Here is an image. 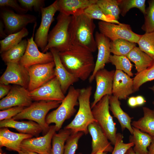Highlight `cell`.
I'll list each match as a JSON object with an SVG mask.
<instances>
[{"label": "cell", "instance_id": "cell-16", "mask_svg": "<svg viewBox=\"0 0 154 154\" xmlns=\"http://www.w3.org/2000/svg\"><path fill=\"white\" fill-rule=\"evenodd\" d=\"M115 70L109 71L104 68L96 73L94 79L96 88L94 100L91 105V109L104 96L112 95V86Z\"/></svg>", "mask_w": 154, "mask_h": 154}, {"label": "cell", "instance_id": "cell-1", "mask_svg": "<svg viewBox=\"0 0 154 154\" xmlns=\"http://www.w3.org/2000/svg\"><path fill=\"white\" fill-rule=\"evenodd\" d=\"M59 54L65 68L79 80H87L94 70L95 63L92 52L83 46L71 44Z\"/></svg>", "mask_w": 154, "mask_h": 154}, {"label": "cell", "instance_id": "cell-21", "mask_svg": "<svg viewBox=\"0 0 154 154\" xmlns=\"http://www.w3.org/2000/svg\"><path fill=\"white\" fill-rule=\"evenodd\" d=\"M52 53L55 64V77L58 80L62 90L65 94L72 85L79 79L69 72L63 64L60 58L59 52L54 48L49 50Z\"/></svg>", "mask_w": 154, "mask_h": 154}, {"label": "cell", "instance_id": "cell-34", "mask_svg": "<svg viewBox=\"0 0 154 154\" xmlns=\"http://www.w3.org/2000/svg\"><path fill=\"white\" fill-rule=\"evenodd\" d=\"M154 80V59L151 64L146 69L137 73L133 78L134 92L139 90L140 87L147 82Z\"/></svg>", "mask_w": 154, "mask_h": 154}, {"label": "cell", "instance_id": "cell-13", "mask_svg": "<svg viewBox=\"0 0 154 154\" xmlns=\"http://www.w3.org/2000/svg\"><path fill=\"white\" fill-rule=\"evenodd\" d=\"M29 95L32 100L37 101L62 102L65 97L56 77L40 87L29 92Z\"/></svg>", "mask_w": 154, "mask_h": 154}, {"label": "cell", "instance_id": "cell-3", "mask_svg": "<svg viewBox=\"0 0 154 154\" xmlns=\"http://www.w3.org/2000/svg\"><path fill=\"white\" fill-rule=\"evenodd\" d=\"M92 90L91 86L80 89L78 99V110L73 120L64 127L71 130L72 133L82 132L87 135L88 133V125L97 122L94 117L90 104Z\"/></svg>", "mask_w": 154, "mask_h": 154}, {"label": "cell", "instance_id": "cell-49", "mask_svg": "<svg viewBox=\"0 0 154 154\" xmlns=\"http://www.w3.org/2000/svg\"><path fill=\"white\" fill-rule=\"evenodd\" d=\"M153 138L152 141L148 148V154H154V137Z\"/></svg>", "mask_w": 154, "mask_h": 154}, {"label": "cell", "instance_id": "cell-36", "mask_svg": "<svg viewBox=\"0 0 154 154\" xmlns=\"http://www.w3.org/2000/svg\"><path fill=\"white\" fill-rule=\"evenodd\" d=\"M96 3L105 15L119 19L120 13L117 0H97Z\"/></svg>", "mask_w": 154, "mask_h": 154}, {"label": "cell", "instance_id": "cell-50", "mask_svg": "<svg viewBox=\"0 0 154 154\" xmlns=\"http://www.w3.org/2000/svg\"><path fill=\"white\" fill-rule=\"evenodd\" d=\"M125 154H135L134 151L132 147L129 149Z\"/></svg>", "mask_w": 154, "mask_h": 154}, {"label": "cell", "instance_id": "cell-25", "mask_svg": "<svg viewBox=\"0 0 154 154\" xmlns=\"http://www.w3.org/2000/svg\"><path fill=\"white\" fill-rule=\"evenodd\" d=\"M109 108L114 117L116 118L119 123L121 130L123 131L127 129L131 135L133 130L131 125L133 117H130L121 108L119 99L112 95L109 96Z\"/></svg>", "mask_w": 154, "mask_h": 154}, {"label": "cell", "instance_id": "cell-27", "mask_svg": "<svg viewBox=\"0 0 154 154\" xmlns=\"http://www.w3.org/2000/svg\"><path fill=\"white\" fill-rule=\"evenodd\" d=\"M143 117L137 120L132 121L131 125L154 137V112L146 107H143Z\"/></svg>", "mask_w": 154, "mask_h": 154}, {"label": "cell", "instance_id": "cell-39", "mask_svg": "<svg viewBox=\"0 0 154 154\" xmlns=\"http://www.w3.org/2000/svg\"><path fill=\"white\" fill-rule=\"evenodd\" d=\"M148 7L144 15V22L141 27L145 33L154 31V0L148 1Z\"/></svg>", "mask_w": 154, "mask_h": 154}, {"label": "cell", "instance_id": "cell-11", "mask_svg": "<svg viewBox=\"0 0 154 154\" xmlns=\"http://www.w3.org/2000/svg\"><path fill=\"white\" fill-rule=\"evenodd\" d=\"M57 11V0L48 7L41 9V21L36 33L34 40L42 52L47 44L49 28L54 20V14Z\"/></svg>", "mask_w": 154, "mask_h": 154}, {"label": "cell", "instance_id": "cell-17", "mask_svg": "<svg viewBox=\"0 0 154 154\" xmlns=\"http://www.w3.org/2000/svg\"><path fill=\"white\" fill-rule=\"evenodd\" d=\"M28 89L20 86L11 88L6 96L0 101V110H2L15 106L27 107L33 103Z\"/></svg>", "mask_w": 154, "mask_h": 154}, {"label": "cell", "instance_id": "cell-48", "mask_svg": "<svg viewBox=\"0 0 154 154\" xmlns=\"http://www.w3.org/2000/svg\"><path fill=\"white\" fill-rule=\"evenodd\" d=\"M4 24L2 20L0 21V36L1 38H5L7 36L6 34L5 31L4 30Z\"/></svg>", "mask_w": 154, "mask_h": 154}, {"label": "cell", "instance_id": "cell-8", "mask_svg": "<svg viewBox=\"0 0 154 154\" xmlns=\"http://www.w3.org/2000/svg\"><path fill=\"white\" fill-rule=\"evenodd\" d=\"M100 33L108 38L111 41L119 39L137 43L141 35L134 32L128 24L114 23L100 21L98 23Z\"/></svg>", "mask_w": 154, "mask_h": 154}, {"label": "cell", "instance_id": "cell-56", "mask_svg": "<svg viewBox=\"0 0 154 154\" xmlns=\"http://www.w3.org/2000/svg\"><path fill=\"white\" fill-rule=\"evenodd\" d=\"M0 154H2V153L1 152H0Z\"/></svg>", "mask_w": 154, "mask_h": 154}, {"label": "cell", "instance_id": "cell-55", "mask_svg": "<svg viewBox=\"0 0 154 154\" xmlns=\"http://www.w3.org/2000/svg\"><path fill=\"white\" fill-rule=\"evenodd\" d=\"M152 104H153V107H154V108H153V110L154 112V101H153V102H152Z\"/></svg>", "mask_w": 154, "mask_h": 154}, {"label": "cell", "instance_id": "cell-45", "mask_svg": "<svg viewBox=\"0 0 154 154\" xmlns=\"http://www.w3.org/2000/svg\"><path fill=\"white\" fill-rule=\"evenodd\" d=\"M11 87L9 85L0 84V98L2 99L5 95H7L10 92Z\"/></svg>", "mask_w": 154, "mask_h": 154}, {"label": "cell", "instance_id": "cell-51", "mask_svg": "<svg viewBox=\"0 0 154 154\" xmlns=\"http://www.w3.org/2000/svg\"><path fill=\"white\" fill-rule=\"evenodd\" d=\"M25 152L26 154H39L35 152L26 151H23Z\"/></svg>", "mask_w": 154, "mask_h": 154}, {"label": "cell", "instance_id": "cell-10", "mask_svg": "<svg viewBox=\"0 0 154 154\" xmlns=\"http://www.w3.org/2000/svg\"><path fill=\"white\" fill-rule=\"evenodd\" d=\"M54 61L35 64L28 69L29 81L28 89L29 92L42 86L55 77Z\"/></svg>", "mask_w": 154, "mask_h": 154}, {"label": "cell", "instance_id": "cell-19", "mask_svg": "<svg viewBox=\"0 0 154 154\" xmlns=\"http://www.w3.org/2000/svg\"><path fill=\"white\" fill-rule=\"evenodd\" d=\"M133 79L123 72L116 70L112 86V95L119 100H125L134 93Z\"/></svg>", "mask_w": 154, "mask_h": 154}, {"label": "cell", "instance_id": "cell-22", "mask_svg": "<svg viewBox=\"0 0 154 154\" xmlns=\"http://www.w3.org/2000/svg\"><path fill=\"white\" fill-rule=\"evenodd\" d=\"M33 136L30 134L14 132L7 127L0 128V148L5 147L9 150L18 152L21 150V144L22 141Z\"/></svg>", "mask_w": 154, "mask_h": 154}, {"label": "cell", "instance_id": "cell-12", "mask_svg": "<svg viewBox=\"0 0 154 154\" xmlns=\"http://www.w3.org/2000/svg\"><path fill=\"white\" fill-rule=\"evenodd\" d=\"M36 23L34 27L32 36L27 39V45L25 53L19 63L21 65L28 69L33 65L44 64L54 61L51 52H41L33 39L34 33Z\"/></svg>", "mask_w": 154, "mask_h": 154}, {"label": "cell", "instance_id": "cell-35", "mask_svg": "<svg viewBox=\"0 0 154 154\" xmlns=\"http://www.w3.org/2000/svg\"><path fill=\"white\" fill-rule=\"evenodd\" d=\"M109 62L115 66L116 70L122 71L131 77L133 76L131 71L133 65L126 56L111 55Z\"/></svg>", "mask_w": 154, "mask_h": 154}, {"label": "cell", "instance_id": "cell-38", "mask_svg": "<svg viewBox=\"0 0 154 154\" xmlns=\"http://www.w3.org/2000/svg\"><path fill=\"white\" fill-rule=\"evenodd\" d=\"M137 43L142 51L154 59V31L141 35Z\"/></svg>", "mask_w": 154, "mask_h": 154}, {"label": "cell", "instance_id": "cell-32", "mask_svg": "<svg viewBox=\"0 0 154 154\" xmlns=\"http://www.w3.org/2000/svg\"><path fill=\"white\" fill-rule=\"evenodd\" d=\"M136 43L127 40L119 39L110 41V50L113 55L127 56L135 47Z\"/></svg>", "mask_w": 154, "mask_h": 154}, {"label": "cell", "instance_id": "cell-46", "mask_svg": "<svg viewBox=\"0 0 154 154\" xmlns=\"http://www.w3.org/2000/svg\"><path fill=\"white\" fill-rule=\"evenodd\" d=\"M127 104L130 107L133 108L137 106L135 96L130 97L127 100Z\"/></svg>", "mask_w": 154, "mask_h": 154}, {"label": "cell", "instance_id": "cell-40", "mask_svg": "<svg viewBox=\"0 0 154 154\" xmlns=\"http://www.w3.org/2000/svg\"><path fill=\"white\" fill-rule=\"evenodd\" d=\"M84 134L82 132L72 133L66 141L63 154H75L79 140Z\"/></svg>", "mask_w": 154, "mask_h": 154}, {"label": "cell", "instance_id": "cell-20", "mask_svg": "<svg viewBox=\"0 0 154 154\" xmlns=\"http://www.w3.org/2000/svg\"><path fill=\"white\" fill-rule=\"evenodd\" d=\"M88 130L92 138V150L90 154L102 151L112 152L113 147L102 129L97 122L90 124Z\"/></svg>", "mask_w": 154, "mask_h": 154}, {"label": "cell", "instance_id": "cell-47", "mask_svg": "<svg viewBox=\"0 0 154 154\" xmlns=\"http://www.w3.org/2000/svg\"><path fill=\"white\" fill-rule=\"evenodd\" d=\"M135 97L137 106H142L146 102L145 98L142 96L138 95Z\"/></svg>", "mask_w": 154, "mask_h": 154}, {"label": "cell", "instance_id": "cell-24", "mask_svg": "<svg viewBox=\"0 0 154 154\" xmlns=\"http://www.w3.org/2000/svg\"><path fill=\"white\" fill-rule=\"evenodd\" d=\"M0 128L10 127L16 129L19 133L38 136L42 132L41 127L37 123L31 120L18 121L12 118L0 121Z\"/></svg>", "mask_w": 154, "mask_h": 154}, {"label": "cell", "instance_id": "cell-18", "mask_svg": "<svg viewBox=\"0 0 154 154\" xmlns=\"http://www.w3.org/2000/svg\"><path fill=\"white\" fill-rule=\"evenodd\" d=\"M95 38L98 54L94 70L89 78L90 83L94 79V76L97 72L104 68L106 64L109 62V58L111 55L110 39L98 31L95 33Z\"/></svg>", "mask_w": 154, "mask_h": 154}, {"label": "cell", "instance_id": "cell-14", "mask_svg": "<svg viewBox=\"0 0 154 154\" xmlns=\"http://www.w3.org/2000/svg\"><path fill=\"white\" fill-rule=\"evenodd\" d=\"M7 68L0 78V84H13L28 88L29 77L27 69L19 62L6 63Z\"/></svg>", "mask_w": 154, "mask_h": 154}, {"label": "cell", "instance_id": "cell-6", "mask_svg": "<svg viewBox=\"0 0 154 154\" xmlns=\"http://www.w3.org/2000/svg\"><path fill=\"white\" fill-rule=\"evenodd\" d=\"M62 102L41 101L32 103L12 118L16 120L27 119L37 123L42 127V133L44 135L50 128V126L46 121L47 113L51 109L58 108Z\"/></svg>", "mask_w": 154, "mask_h": 154}, {"label": "cell", "instance_id": "cell-52", "mask_svg": "<svg viewBox=\"0 0 154 154\" xmlns=\"http://www.w3.org/2000/svg\"><path fill=\"white\" fill-rule=\"evenodd\" d=\"M107 152H104L102 151H100L98 152L96 154H107ZM78 154H82V153H78Z\"/></svg>", "mask_w": 154, "mask_h": 154}, {"label": "cell", "instance_id": "cell-4", "mask_svg": "<svg viewBox=\"0 0 154 154\" xmlns=\"http://www.w3.org/2000/svg\"><path fill=\"white\" fill-rule=\"evenodd\" d=\"M72 16H67L60 13L57 23L48 35V42L42 52L45 53L51 48L59 52L68 49L71 45L69 32Z\"/></svg>", "mask_w": 154, "mask_h": 154}, {"label": "cell", "instance_id": "cell-28", "mask_svg": "<svg viewBox=\"0 0 154 154\" xmlns=\"http://www.w3.org/2000/svg\"><path fill=\"white\" fill-rule=\"evenodd\" d=\"M126 56L134 63L137 73L146 69L151 64L154 60L136 46L130 51Z\"/></svg>", "mask_w": 154, "mask_h": 154}, {"label": "cell", "instance_id": "cell-30", "mask_svg": "<svg viewBox=\"0 0 154 154\" xmlns=\"http://www.w3.org/2000/svg\"><path fill=\"white\" fill-rule=\"evenodd\" d=\"M72 133L71 130L65 128L56 132L52 137L50 154H63L65 143Z\"/></svg>", "mask_w": 154, "mask_h": 154}, {"label": "cell", "instance_id": "cell-54", "mask_svg": "<svg viewBox=\"0 0 154 154\" xmlns=\"http://www.w3.org/2000/svg\"><path fill=\"white\" fill-rule=\"evenodd\" d=\"M18 154H26L25 152H24L22 150H21V151L18 152Z\"/></svg>", "mask_w": 154, "mask_h": 154}, {"label": "cell", "instance_id": "cell-29", "mask_svg": "<svg viewBox=\"0 0 154 154\" xmlns=\"http://www.w3.org/2000/svg\"><path fill=\"white\" fill-rule=\"evenodd\" d=\"M27 40H22L18 44L1 54L2 60L6 63L19 62L25 51Z\"/></svg>", "mask_w": 154, "mask_h": 154}, {"label": "cell", "instance_id": "cell-7", "mask_svg": "<svg viewBox=\"0 0 154 154\" xmlns=\"http://www.w3.org/2000/svg\"><path fill=\"white\" fill-rule=\"evenodd\" d=\"M109 96L103 97L92 109L94 117L111 144H115L117 129L110 112Z\"/></svg>", "mask_w": 154, "mask_h": 154}, {"label": "cell", "instance_id": "cell-2", "mask_svg": "<svg viewBox=\"0 0 154 154\" xmlns=\"http://www.w3.org/2000/svg\"><path fill=\"white\" fill-rule=\"evenodd\" d=\"M96 25L93 19L84 13L72 16L69 29L71 44L83 46L92 52L97 47L94 33Z\"/></svg>", "mask_w": 154, "mask_h": 154}, {"label": "cell", "instance_id": "cell-31", "mask_svg": "<svg viewBox=\"0 0 154 154\" xmlns=\"http://www.w3.org/2000/svg\"><path fill=\"white\" fill-rule=\"evenodd\" d=\"M29 34L28 31L25 27L17 32L8 35L0 41V53L1 54L18 44Z\"/></svg>", "mask_w": 154, "mask_h": 154}, {"label": "cell", "instance_id": "cell-41", "mask_svg": "<svg viewBox=\"0 0 154 154\" xmlns=\"http://www.w3.org/2000/svg\"><path fill=\"white\" fill-rule=\"evenodd\" d=\"M133 146L134 144L132 143H124L123 135L120 133H117L112 154H125L129 149Z\"/></svg>", "mask_w": 154, "mask_h": 154}, {"label": "cell", "instance_id": "cell-42", "mask_svg": "<svg viewBox=\"0 0 154 154\" xmlns=\"http://www.w3.org/2000/svg\"><path fill=\"white\" fill-rule=\"evenodd\" d=\"M18 2L23 8L28 11L40 12L41 9L44 6V0H18Z\"/></svg>", "mask_w": 154, "mask_h": 154}, {"label": "cell", "instance_id": "cell-43", "mask_svg": "<svg viewBox=\"0 0 154 154\" xmlns=\"http://www.w3.org/2000/svg\"><path fill=\"white\" fill-rule=\"evenodd\" d=\"M25 107L15 106L0 111V120L13 118L22 112Z\"/></svg>", "mask_w": 154, "mask_h": 154}, {"label": "cell", "instance_id": "cell-33", "mask_svg": "<svg viewBox=\"0 0 154 154\" xmlns=\"http://www.w3.org/2000/svg\"><path fill=\"white\" fill-rule=\"evenodd\" d=\"M84 13L93 19H98L102 21L116 24L120 23L114 17L105 15L96 3L87 8L84 10Z\"/></svg>", "mask_w": 154, "mask_h": 154}, {"label": "cell", "instance_id": "cell-9", "mask_svg": "<svg viewBox=\"0 0 154 154\" xmlns=\"http://www.w3.org/2000/svg\"><path fill=\"white\" fill-rule=\"evenodd\" d=\"M0 10V15L5 27V32L8 35L17 32L30 23H36L37 18L34 15L20 14L5 7Z\"/></svg>", "mask_w": 154, "mask_h": 154}, {"label": "cell", "instance_id": "cell-37", "mask_svg": "<svg viewBox=\"0 0 154 154\" xmlns=\"http://www.w3.org/2000/svg\"><path fill=\"white\" fill-rule=\"evenodd\" d=\"M120 10V14L122 16L125 15L131 9L138 8L144 14H145V0H117Z\"/></svg>", "mask_w": 154, "mask_h": 154}, {"label": "cell", "instance_id": "cell-44", "mask_svg": "<svg viewBox=\"0 0 154 154\" xmlns=\"http://www.w3.org/2000/svg\"><path fill=\"white\" fill-rule=\"evenodd\" d=\"M16 0H0L1 7H5L12 8L19 14H25L28 11L23 8Z\"/></svg>", "mask_w": 154, "mask_h": 154}, {"label": "cell", "instance_id": "cell-26", "mask_svg": "<svg viewBox=\"0 0 154 154\" xmlns=\"http://www.w3.org/2000/svg\"><path fill=\"white\" fill-rule=\"evenodd\" d=\"M132 134L129 138V142L134 144L133 150L135 154H148L147 149L153 140V137L139 129L133 127Z\"/></svg>", "mask_w": 154, "mask_h": 154}, {"label": "cell", "instance_id": "cell-53", "mask_svg": "<svg viewBox=\"0 0 154 154\" xmlns=\"http://www.w3.org/2000/svg\"><path fill=\"white\" fill-rule=\"evenodd\" d=\"M149 88L153 92L154 95V85L151 87H149Z\"/></svg>", "mask_w": 154, "mask_h": 154}, {"label": "cell", "instance_id": "cell-5", "mask_svg": "<svg viewBox=\"0 0 154 154\" xmlns=\"http://www.w3.org/2000/svg\"><path fill=\"white\" fill-rule=\"evenodd\" d=\"M80 90L71 86L60 106L47 115L46 123L48 125L51 123H55L56 131L60 130L64 121L76 112L75 107L79 105L78 99Z\"/></svg>", "mask_w": 154, "mask_h": 154}, {"label": "cell", "instance_id": "cell-15", "mask_svg": "<svg viewBox=\"0 0 154 154\" xmlns=\"http://www.w3.org/2000/svg\"><path fill=\"white\" fill-rule=\"evenodd\" d=\"M56 131L55 125H50L48 132L43 136L24 140L21 144V150L39 154H50L52 137Z\"/></svg>", "mask_w": 154, "mask_h": 154}, {"label": "cell", "instance_id": "cell-23", "mask_svg": "<svg viewBox=\"0 0 154 154\" xmlns=\"http://www.w3.org/2000/svg\"><path fill=\"white\" fill-rule=\"evenodd\" d=\"M97 0H58V11L67 16L84 13V10Z\"/></svg>", "mask_w": 154, "mask_h": 154}]
</instances>
